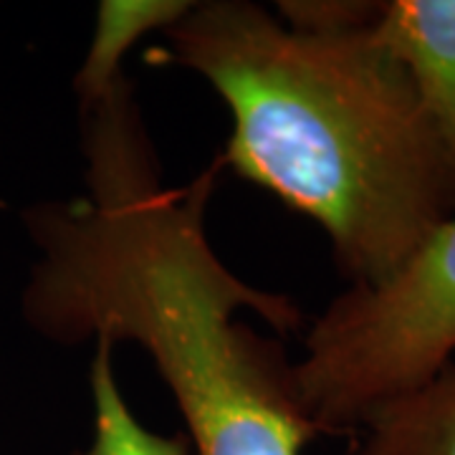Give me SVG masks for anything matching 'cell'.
<instances>
[{
    "label": "cell",
    "mask_w": 455,
    "mask_h": 455,
    "mask_svg": "<svg viewBox=\"0 0 455 455\" xmlns=\"http://www.w3.org/2000/svg\"><path fill=\"white\" fill-rule=\"evenodd\" d=\"M79 116L84 196L23 211L38 251L20 296L26 324L66 347H142L196 455H301L319 433L281 337L304 326V311L245 283L215 253L205 211L223 157L164 188L127 76Z\"/></svg>",
    "instance_id": "1"
},
{
    "label": "cell",
    "mask_w": 455,
    "mask_h": 455,
    "mask_svg": "<svg viewBox=\"0 0 455 455\" xmlns=\"http://www.w3.org/2000/svg\"><path fill=\"white\" fill-rule=\"evenodd\" d=\"M377 18L296 31L259 3L205 0L147 56L211 84L226 167L322 228L349 286L390 278L455 215V167Z\"/></svg>",
    "instance_id": "2"
},
{
    "label": "cell",
    "mask_w": 455,
    "mask_h": 455,
    "mask_svg": "<svg viewBox=\"0 0 455 455\" xmlns=\"http://www.w3.org/2000/svg\"><path fill=\"white\" fill-rule=\"evenodd\" d=\"M455 362V215L382 283L334 296L304 337L293 379L322 435L352 438L374 410Z\"/></svg>",
    "instance_id": "3"
},
{
    "label": "cell",
    "mask_w": 455,
    "mask_h": 455,
    "mask_svg": "<svg viewBox=\"0 0 455 455\" xmlns=\"http://www.w3.org/2000/svg\"><path fill=\"white\" fill-rule=\"evenodd\" d=\"M377 36L407 71L455 167V0H382Z\"/></svg>",
    "instance_id": "4"
},
{
    "label": "cell",
    "mask_w": 455,
    "mask_h": 455,
    "mask_svg": "<svg viewBox=\"0 0 455 455\" xmlns=\"http://www.w3.org/2000/svg\"><path fill=\"white\" fill-rule=\"evenodd\" d=\"M347 455H455V362L374 410Z\"/></svg>",
    "instance_id": "5"
},
{
    "label": "cell",
    "mask_w": 455,
    "mask_h": 455,
    "mask_svg": "<svg viewBox=\"0 0 455 455\" xmlns=\"http://www.w3.org/2000/svg\"><path fill=\"white\" fill-rule=\"evenodd\" d=\"M193 8L190 0H104L82 66L74 79L79 107L104 97L124 79L122 61L145 36L164 33Z\"/></svg>",
    "instance_id": "6"
},
{
    "label": "cell",
    "mask_w": 455,
    "mask_h": 455,
    "mask_svg": "<svg viewBox=\"0 0 455 455\" xmlns=\"http://www.w3.org/2000/svg\"><path fill=\"white\" fill-rule=\"evenodd\" d=\"M114 344L97 341L89 364V390L94 405L92 443L68 455H190L193 443L188 433L164 435L137 420L114 372Z\"/></svg>",
    "instance_id": "7"
}]
</instances>
